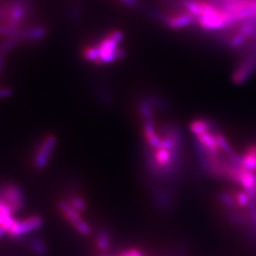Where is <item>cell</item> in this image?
Here are the masks:
<instances>
[{
	"label": "cell",
	"instance_id": "1",
	"mask_svg": "<svg viewBox=\"0 0 256 256\" xmlns=\"http://www.w3.org/2000/svg\"><path fill=\"white\" fill-rule=\"evenodd\" d=\"M5 9L3 24L10 27L22 28L34 10L32 0H2Z\"/></svg>",
	"mask_w": 256,
	"mask_h": 256
},
{
	"label": "cell",
	"instance_id": "2",
	"mask_svg": "<svg viewBox=\"0 0 256 256\" xmlns=\"http://www.w3.org/2000/svg\"><path fill=\"white\" fill-rule=\"evenodd\" d=\"M124 34L120 30H112L97 44L100 52L99 64H110L124 57V52L120 48Z\"/></svg>",
	"mask_w": 256,
	"mask_h": 256
},
{
	"label": "cell",
	"instance_id": "3",
	"mask_svg": "<svg viewBox=\"0 0 256 256\" xmlns=\"http://www.w3.org/2000/svg\"><path fill=\"white\" fill-rule=\"evenodd\" d=\"M58 210L62 214L64 220L74 227L82 236H90L92 234L90 225L84 220L79 210L74 209V207L68 202H59L57 203Z\"/></svg>",
	"mask_w": 256,
	"mask_h": 256
},
{
	"label": "cell",
	"instance_id": "4",
	"mask_svg": "<svg viewBox=\"0 0 256 256\" xmlns=\"http://www.w3.org/2000/svg\"><path fill=\"white\" fill-rule=\"evenodd\" d=\"M44 220L40 216H30L22 220H16L14 225L8 229V236L12 239H19L24 236L41 229Z\"/></svg>",
	"mask_w": 256,
	"mask_h": 256
},
{
	"label": "cell",
	"instance_id": "5",
	"mask_svg": "<svg viewBox=\"0 0 256 256\" xmlns=\"http://www.w3.org/2000/svg\"><path fill=\"white\" fill-rule=\"evenodd\" d=\"M57 146V137L55 135H48L37 148L34 158V167L37 171L43 170L48 164L55 147Z\"/></svg>",
	"mask_w": 256,
	"mask_h": 256
},
{
	"label": "cell",
	"instance_id": "6",
	"mask_svg": "<svg viewBox=\"0 0 256 256\" xmlns=\"http://www.w3.org/2000/svg\"><path fill=\"white\" fill-rule=\"evenodd\" d=\"M0 196L9 204L14 212L23 210L26 198L22 189L14 183H7L0 188Z\"/></svg>",
	"mask_w": 256,
	"mask_h": 256
},
{
	"label": "cell",
	"instance_id": "7",
	"mask_svg": "<svg viewBox=\"0 0 256 256\" xmlns=\"http://www.w3.org/2000/svg\"><path fill=\"white\" fill-rule=\"evenodd\" d=\"M142 133L146 142L147 146L156 151L160 147L162 137L156 132L155 126V118H148L142 120Z\"/></svg>",
	"mask_w": 256,
	"mask_h": 256
},
{
	"label": "cell",
	"instance_id": "8",
	"mask_svg": "<svg viewBox=\"0 0 256 256\" xmlns=\"http://www.w3.org/2000/svg\"><path fill=\"white\" fill-rule=\"evenodd\" d=\"M48 28L44 25H32L22 28L19 39L22 42L36 43L42 41L48 36Z\"/></svg>",
	"mask_w": 256,
	"mask_h": 256
},
{
	"label": "cell",
	"instance_id": "9",
	"mask_svg": "<svg viewBox=\"0 0 256 256\" xmlns=\"http://www.w3.org/2000/svg\"><path fill=\"white\" fill-rule=\"evenodd\" d=\"M165 24L172 30H180L183 28L189 27L192 25L196 19L191 14L185 12L183 14H178L172 16L164 18Z\"/></svg>",
	"mask_w": 256,
	"mask_h": 256
},
{
	"label": "cell",
	"instance_id": "10",
	"mask_svg": "<svg viewBox=\"0 0 256 256\" xmlns=\"http://www.w3.org/2000/svg\"><path fill=\"white\" fill-rule=\"evenodd\" d=\"M240 166L248 171L256 173V144L248 147L244 154L241 155Z\"/></svg>",
	"mask_w": 256,
	"mask_h": 256
},
{
	"label": "cell",
	"instance_id": "11",
	"mask_svg": "<svg viewBox=\"0 0 256 256\" xmlns=\"http://www.w3.org/2000/svg\"><path fill=\"white\" fill-rule=\"evenodd\" d=\"M154 158H155L156 162L158 165L164 171H165L169 168L172 162V153L169 150H166L164 148H158L156 151H154Z\"/></svg>",
	"mask_w": 256,
	"mask_h": 256
},
{
	"label": "cell",
	"instance_id": "12",
	"mask_svg": "<svg viewBox=\"0 0 256 256\" xmlns=\"http://www.w3.org/2000/svg\"><path fill=\"white\" fill-rule=\"evenodd\" d=\"M214 124L208 120H194L190 124V130L194 137L200 135L202 133L212 131Z\"/></svg>",
	"mask_w": 256,
	"mask_h": 256
},
{
	"label": "cell",
	"instance_id": "13",
	"mask_svg": "<svg viewBox=\"0 0 256 256\" xmlns=\"http://www.w3.org/2000/svg\"><path fill=\"white\" fill-rule=\"evenodd\" d=\"M30 250L36 256H45L48 254V248L44 240L39 236H34L28 241Z\"/></svg>",
	"mask_w": 256,
	"mask_h": 256
},
{
	"label": "cell",
	"instance_id": "14",
	"mask_svg": "<svg viewBox=\"0 0 256 256\" xmlns=\"http://www.w3.org/2000/svg\"><path fill=\"white\" fill-rule=\"evenodd\" d=\"M82 56L86 61L99 64L100 52L97 45H88L84 46L82 50Z\"/></svg>",
	"mask_w": 256,
	"mask_h": 256
},
{
	"label": "cell",
	"instance_id": "15",
	"mask_svg": "<svg viewBox=\"0 0 256 256\" xmlns=\"http://www.w3.org/2000/svg\"><path fill=\"white\" fill-rule=\"evenodd\" d=\"M95 243H96V247L98 248L100 250H108L110 247L111 244V238H110V234L106 230H102L97 234L95 238Z\"/></svg>",
	"mask_w": 256,
	"mask_h": 256
},
{
	"label": "cell",
	"instance_id": "16",
	"mask_svg": "<svg viewBox=\"0 0 256 256\" xmlns=\"http://www.w3.org/2000/svg\"><path fill=\"white\" fill-rule=\"evenodd\" d=\"M202 1L198 0H183V7L186 9V12L191 14L196 19L198 18L202 12Z\"/></svg>",
	"mask_w": 256,
	"mask_h": 256
},
{
	"label": "cell",
	"instance_id": "17",
	"mask_svg": "<svg viewBox=\"0 0 256 256\" xmlns=\"http://www.w3.org/2000/svg\"><path fill=\"white\" fill-rule=\"evenodd\" d=\"M218 202L226 208V210L236 209L238 205L234 200V196L232 192H221L218 194Z\"/></svg>",
	"mask_w": 256,
	"mask_h": 256
},
{
	"label": "cell",
	"instance_id": "18",
	"mask_svg": "<svg viewBox=\"0 0 256 256\" xmlns=\"http://www.w3.org/2000/svg\"><path fill=\"white\" fill-rule=\"evenodd\" d=\"M20 42L21 41L18 37L5 38V40H3L0 44V52L3 54L10 52L12 50H14L16 46H18Z\"/></svg>",
	"mask_w": 256,
	"mask_h": 256
},
{
	"label": "cell",
	"instance_id": "19",
	"mask_svg": "<svg viewBox=\"0 0 256 256\" xmlns=\"http://www.w3.org/2000/svg\"><path fill=\"white\" fill-rule=\"evenodd\" d=\"M22 28L10 27L9 25L0 23V37H18L19 38Z\"/></svg>",
	"mask_w": 256,
	"mask_h": 256
},
{
	"label": "cell",
	"instance_id": "20",
	"mask_svg": "<svg viewBox=\"0 0 256 256\" xmlns=\"http://www.w3.org/2000/svg\"><path fill=\"white\" fill-rule=\"evenodd\" d=\"M234 196L238 207H240L242 209L248 208L250 204V198L247 192L245 191H238L234 194Z\"/></svg>",
	"mask_w": 256,
	"mask_h": 256
},
{
	"label": "cell",
	"instance_id": "21",
	"mask_svg": "<svg viewBox=\"0 0 256 256\" xmlns=\"http://www.w3.org/2000/svg\"><path fill=\"white\" fill-rule=\"evenodd\" d=\"M68 202L74 207V209L79 210L80 212H82L86 209V203L84 202V200L81 198L80 196H72L68 198Z\"/></svg>",
	"mask_w": 256,
	"mask_h": 256
},
{
	"label": "cell",
	"instance_id": "22",
	"mask_svg": "<svg viewBox=\"0 0 256 256\" xmlns=\"http://www.w3.org/2000/svg\"><path fill=\"white\" fill-rule=\"evenodd\" d=\"M16 220L14 218V214L0 212V227L2 228L10 229L14 225Z\"/></svg>",
	"mask_w": 256,
	"mask_h": 256
},
{
	"label": "cell",
	"instance_id": "23",
	"mask_svg": "<svg viewBox=\"0 0 256 256\" xmlns=\"http://www.w3.org/2000/svg\"><path fill=\"white\" fill-rule=\"evenodd\" d=\"M12 95V90L8 86H0V100L7 99Z\"/></svg>",
	"mask_w": 256,
	"mask_h": 256
},
{
	"label": "cell",
	"instance_id": "24",
	"mask_svg": "<svg viewBox=\"0 0 256 256\" xmlns=\"http://www.w3.org/2000/svg\"><path fill=\"white\" fill-rule=\"evenodd\" d=\"M120 256H144V254L137 248H130L126 252H122Z\"/></svg>",
	"mask_w": 256,
	"mask_h": 256
},
{
	"label": "cell",
	"instance_id": "25",
	"mask_svg": "<svg viewBox=\"0 0 256 256\" xmlns=\"http://www.w3.org/2000/svg\"><path fill=\"white\" fill-rule=\"evenodd\" d=\"M248 220L252 226L256 230V210H248Z\"/></svg>",
	"mask_w": 256,
	"mask_h": 256
},
{
	"label": "cell",
	"instance_id": "26",
	"mask_svg": "<svg viewBox=\"0 0 256 256\" xmlns=\"http://www.w3.org/2000/svg\"><path fill=\"white\" fill-rule=\"evenodd\" d=\"M120 2L130 8H135L138 5V0H119Z\"/></svg>",
	"mask_w": 256,
	"mask_h": 256
},
{
	"label": "cell",
	"instance_id": "27",
	"mask_svg": "<svg viewBox=\"0 0 256 256\" xmlns=\"http://www.w3.org/2000/svg\"><path fill=\"white\" fill-rule=\"evenodd\" d=\"M6 234H8V230L0 227V239L4 238Z\"/></svg>",
	"mask_w": 256,
	"mask_h": 256
},
{
	"label": "cell",
	"instance_id": "28",
	"mask_svg": "<svg viewBox=\"0 0 256 256\" xmlns=\"http://www.w3.org/2000/svg\"><path fill=\"white\" fill-rule=\"evenodd\" d=\"M3 64H4V54L0 52V74L3 68Z\"/></svg>",
	"mask_w": 256,
	"mask_h": 256
}]
</instances>
